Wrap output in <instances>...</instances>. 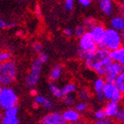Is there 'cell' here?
<instances>
[{
  "instance_id": "obj_30",
  "label": "cell",
  "mask_w": 124,
  "mask_h": 124,
  "mask_svg": "<svg viewBox=\"0 0 124 124\" xmlns=\"http://www.w3.org/2000/svg\"><path fill=\"white\" fill-rule=\"evenodd\" d=\"M18 113H19V108L18 106H17V107H13L7 110H4L3 115L5 116H8V117H17Z\"/></svg>"
},
{
  "instance_id": "obj_35",
  "label": "cell",
  "mask_w": 124,
  "mask_h": 124,
  "mask_svg": "<svg viewBox=\"0 0 124 124\" xmlns=\"http://www.w3.org/2000/svg\"><path fill=\"white\" fill-rule=\"evenodd\" d=\"M36 58L38 59L43 65L45 64L46 62L49 61V56H48V54H46L45 52H44V51H42V52H40V53L37 54V56H36Z\"/></svg>"
},
{
  "instance_id": "obj_42",
  "label": "cell",
  "mask_w": 124,
  "mask_h": 124,
  "mask_svg": "<svg viewBox=\"0 0 124 124\" xmlns=\"http://www.w3.org/2000/svg\"><path fill=\"white\" fill-rule=\"evenodd\" d=\"M16 36H17V37H22V36H23V31H22V30H17V31H16Z\"/></svg>"
},
{
  "instance_id": "obj_5",
  "label": "cell",
  "mask_w": 124,
  "mask_h": 124,
  "mask_svg": "<svg viewBox=\"0 0 124 124\" xmlns=\"http://www.w3.org/2000/svg\"><path fill=\"white\" fill-rule=\"evenodd\" d=\"M42 68L43 64L37 58H35L31 64L30 71L25 77V85L31 89H34L35 86L37 84L39 78L42 74Z\"/></svg>"
},
{
  "instance_id": "obj_6",
  "label": "cell",
  "mask_w": 124,
  "mask_h": 124,
  "mask_svg": "<svg viewBox=\"0 0 124 124\" xmlns=\"http://www.w3.org/2000/svg\"><path fill=\"white\" fill-rule=\"evenodd\" d=\"M102 99L106 102L115 101L120 103L121 101H123L124 96L121 93V91L117 89L115 83H106L102 90Z\"/></svg>"
},
{
  "instance_id": "obj_4",
  "label": "cell",
  "mask_w": 124,
  "mask_h": 124,
  "mask_svg": "<svg viewBox=\"0 0 124 124\" xmlns=\"http://www.w3.org/2000/svg\"><path fill=\"white\" fill-rule=\"evenodd\" d=\"M123 46L122 38V33L112 28H107L105 37L101 43V44L99 46V48L106 49L108 51H113Z\"/></svg>"
},
{
  "instance_id": "obj_17",
  "label": "cell",
  "mask_w": 124,
  "mask_h": 124,
  "mask_svg": "<svg viewBox=\"0 0 124 124\" xmlns=\"http://www.w3.org/2000/svg\"><path fill=\"white\" fill-rule=\"evenodd\" d=\"M110 28L119 31V32H124V17L120 15H115L109 20Z\"/></svg>"
},
{
  "instance_id": "obj_13",
  "label": "cell",
  "mask_w": 124,
  "mask_h": 124,
  "mask_svg": "<svg viewBox=\"0 0 124 124\" xmlns=\"http://www.w3.org/2000/svg\"><path fill=\"white\" fill-rule=\"evenodd\" d=\"M106 31H107V28L105 27V25L99 22L93 29L89 31L92 37L95 40V42L98 44V46L101 45L102 41H103L106 34Z\"/></svg>"
},
{
  "instance_id": "obj_34",
  "label": "cell",
  "mask_w": 124,
  "mask_h": 124,
  "mask_svg": "<svg viewBox=\"0 0 124 124\" xmlns=\"http://www.w3.org/2000/svg\"><path fill=\"white\" fill-rule=\"evenodd\" d=\"M63 8L65 11L70 12L75 8V2L73 0H65L63 3Z\"/></svg>"
},
{
  "instance_id": "obj_23",
  "label": "cell",
  "mask_w": 124,
  "mask_h": 124,
  "mask_svg": "<svg viewBox=\"0 0 124 124\" xmlns=\"http://www.w3.org/2000/svg\"><path fill=\"white\" fill-rule=\"evenodd\" d=\"M98 23H99V22H98V21L96 20V18H95V17H86L83 20V23H82L84 25V27L86 28L87 31H90L91 30L93 29L94 27Z\"/></svg>"
},
{
  "instance_id": "obj_15",
  "label": "cell",
  "mask_w": 124,
  "mask_h": 124,
  "mask_svg": "<svg viewBox=\"0 0 124 124\" xmlns=\"http://www.w3.org/2000/svg\"><path fill=\"white\" fill-rule=\"evenodd\" d=\"M120 108H121V104L118 103V102H115V101H108V102H106L103 107L105 116L107 118L112 119V120L116 119L118 112H119V109H120Z\"/></svg>"
},
{
  "instance_id": "obj_25",
  "label": "cell",
  "mask_w": 124,
  "mask_h": 124,
  "mask_svg": "<svg viewBox=\"0 0 124 124\" xmlns=\"http://www.w3.org/2000/svg\"><path fill=\"white\" fill-rule=\"evenodd\" d=\"M92 119L93 121H101L103 120L104 118H106L105 114H104V110L103 108H96L92 112Z\"/></svg>"
},
{
  "instance_id": "obj_28",
  "label": "cell",
  "mask_w": 124,
  "mask_h": 124,
  "mask_svg": "<svg viewBox=\"0 0 124 124\" xmlns=\"http://www.w3.org/2000/svg\"><path fill=\"white\" fill-rule=\"evenodd\" d=\"M115 84H116L117 89L121 91V93H122L124 96V71L118 77V78L116 79Z\"/></svg>"
},
{
  "instance_id": "obj_43",
  "label": "cell",
  "mask_w": 124,
  "mask_h": 124,
  "mask_svg": "<svg viewBox=\"0 0 124 124\" xmlns=\"http://www.w3.org/2000/svg\"><path fill=\"white\" fill-rule=\"evenodd\" d=\"M65 124H88V123H86V122H83V121H80V122H75V123H65Z\"/></svg>"
},
{
  "instance_id": "obj_38",
  "label": "cell",
  "mask_w": 124,
  "mask_h": 124,
  "mask_svg": "<svg viewBox=\"0 0 124 124\" xmlns=\"http://www.w3.org/2000/svg\"><path fill=\"white\" fill-rule=\"evenodd\" d=\"M32 49H33L34 51L40 53V52H42V50H43V44L40 42H35L32 44Z\"/></svg>"
},
{
  "instance_id": "obj_26",
  "label": "cell",
  "mask_w": 124,
  "mask_h": 124,
  "mask_svg": "<svg viewBox=\"0 0 124 124\" xmlns=\"http://www.w3.org/2000/svg\"><path fill=\"white\" fill-rule=\"evenodd\" d=\"M1 124H20V120L17 117H8L4 115L0 118Z\"/></svg>"
},
{
  "instance_id": "obj_21",
  "label": "cell",
  "mask_w": 124,
  "mask_h": 124,
  "mask_svg": "<svg viewBox=\"0 0 124 124\" xmlns=\"http://www.w3.org/2000/svg\"><path fill=\"white\" fill-rule=\"evenodd\" d=\"M77 90H78L77 85L74 83H68L62 87V92L63 96L77 94Z\"/></svg>"
},
{
  "instance_id": "obj_22",
  "label": "cell",
  "mask_w": 124,
  "mask_h": 124,
  "mask_svg": "<svg viewBox=\"0 0 124 124\" xmlns=\"http://www.w3.org/2000/svg\"><path fill=\"white\" fill-rule=\"evenodd\" d=\"M48 88H49V90H50V94L53 95L56 99H61L63 97L62 92V88H60L58 85H56L55 83H51L50 82L48 85Z\"/></svg>"
},
{
  "instance_id": "obj_31",
  "label": "cell",
  "mask_w": 124,
  "mask_h": 124,
  "mask_svg": "<svg viewBox=\"0 0 124 124\" xmlns=\"http://www.w3.org/2000/svg\"><path fill=\"white\" fill-rule=\"evenodd\" d=\"M11 58H12V55H11V53L9 50H4L0 52V62H1V63L12 60Z\"/></svg>"
},
{
  "instance_id": "obj_29",
  "label": "cell",
  "mask_w": 124,
  "mask_h": 124,
  "mask_svg": "<svg viewBox=\"0 0 124 124\" xmlns=\"http://www.w3.org/2000/svg\"><path fill=\"white\" fill-rule=\"evenodd\" d=\"M75 108L79 113L83 114V113H85V112H87L89 110V103L85 102V101H77V103L75 106Z\"/></svg>"
},
{
  "instance_id": "obj_19",
  "label": "cell",
  "mask_w": 124,
  "mask_h": 124,
  "mask_svg": "<svg viewBox=\"0 0 124 124\" xmlns=\"http://www.w3.org/2000/svg\"><path fill=\"white\" fill-rule=\"evenodd\" d=\"M93 95L94 94L92 90L86 87L78 88V90L76 94V96H77L78 101H85V102H88Z\"/></svg>"
},
{
  "instance_id": "obj_40",
  "label": "cell",
  "mask_w": 124,
  "mask_h": 124,
  "mask_svg": "<svg viewBox=\"0 0 124 124\" xmlns=\"http://www.w3.org/2000/svg\"><path fill=\"white\" fill-rule=\"evenodd\" d=\"M63 34L66 36V37H72V36L74 35V30L67 27V28H65V29L63 30Z\"/></svg>"
},
{
  "instance_id": "obj_18",
  "label": "cell",
  "mask_w": 124,
  "mask_h": 124,
  "mask_svg": "<svg viewBox=\"0 0 124 124\" xmlns=\"http://www.w3.org/2000/svg\"><path fill=\"white\" fill-rule=\"evenodd\" d=\"M62 72H63V65L61 63H56L53 65L49 74V78H50L51 83H55L56 81L62 77Z\"/></svg>"
},
{
  "instance_id": "obj_37",
  "label": "cell",
  "mask_w": 124,
  "mask_h": 124,
  "mask_svg": "<svg viewBox=\"0 0 124 124\" xmlns=\"http://www.w3.org/2000/svg\"><path fill=\"white\" fill-rule=\"evenodd\" d=\"M117 5V11L120 16L124 17V0H122L116 4Z\"/></svg>"
},
{
  "instance_id": "obj_7",
  "label": "cell",
  "mask_w": 124,
  "mask_h": 124,
  "mask_svg": "<svg viewBox=\"0 0 124 124\" xmlns=\"http://www.w3.org/2000/svg\"><path fill=\"white\" fill-rule=\"evenodd\" d=\"M109 56V51L107 50L106 49H102V48H99L95 52H94L87 60L83 62L85 68H87L89 70L93 71L94 68L95 67L96 64L99 63L101 61L104 60L105 58Z\"/></svg>"
},
{
  "instance_id": "obj_9",
  "label": "cell",
  "mask_w": 124,
  "mask_h": 124,
  "mask_svg": "<svg viewBox=\"0 0 124 124\" xmlns=\"http://www.w3.org/2000/svg\"><path fill=\"white\" fill-rule=\"evenodd\" d=\"M124 71V67L117 62H112L110 65L108 71L107 72L106 76L104 77L106 82L110 83H115L118 77Z\"/></svg>"
},
{
  "instance_id": "obj_3",
  "label": "cell",
  "mask_w": 124,
  "mask_h": 124,
  "mask_svg": "<svg viewBox=\"0 0 124 124\" xmlns=\"http://www.w3.org/2000/svg\"><path fill=\"white\" fill-rule=\"evenodd\" d=\"M18 101V95L12 87L1 86V89H0V108L4 111L13 107H17Z\"/></svg>"
},
{
  "instance_id": "obj_16",
  "label": "cell",
  "mask_w": 124,
  "mask_h": 124,
  "mask_svg": "<svg viewBox=\"0 0 124 124\" xmlns=\"http://www.w3.org/2000/svg\"><path fill=\"white\" fill-rule=\"evenodd\" d=\"M34 103L42 108L46 110H50L53 108L54 107V102L49 97H46L44 95H37L34 97Z\"/></svg>"
},
{
  "instance_id": "obj_27",
  "label": "cell",
  "mask_w": 124,
  "mask_h": 124,
  "mask_svg": "<svg viewBox=\"0 0 124 124\" xmlns=\"http://www.w3.org/2000/svg\"><path fill=\"white\" fill-rule=\"evenodd\" d=\"M87 32V30L84 27V25L83 23H79L77 26H75L74 29V35L77 37H78V39L80 37H82L85 33Z\"/></svg>"
},
{
  "instance_id": "obj_8",
  "label": "cell",
  "mask_w": 124,
  "mask_h": 124,
  "mask_svg": "<svg viewBox=\"0 0 124 124\" xmlns=\"http://www.w3.org/2000/svg\"><path fill=\"white\" fill-rule=\"evenodd\" d=\"M62 112L51 111L44 115L39 121V124H65Z\"/></svg>"
},
{
  "instance_id": "obj_41",
  "label": "cell",
  "mask_w": 124,
  "mask_h": 124,
  "mask_svg": "<svg viewBox=\"0 0 124 124\" xmlns=\"http://www.w3.org/2000/svg\"><path fill=\"white\" fill-rule=\"evenodd\" d=\"M34 12H35V14L37 15L38 17H42V10H41V8H40L39 5H36L35 9H34Z\"/></svg>"
},
{
  "instance_id": "obj_10",
  "label": "cell",
  "mask_w": 124,
  "mask_h": 124,
  "mask_svg": "<svg viewBox=\"0 0 124 124\" xmlns=\"http://www.w3.org/2000/svg\"><path fill=\"white\" fill-rule=\"evenodd\" d=\"M97 5L100 11L106 17L113 16L116 9L117 10V5L112 0H99Z\"/></svg>"
},
{
  "instance_id": "obj_1",
  "label": "cell",
  "mask_w": 124,
  "mask_h": 124,
  "mask_svg": "<svg viewBox=\"0 0 124 124\" xmlns=\"http://www.w3.org/2000/svg\"><path fill=\"white\" fill-rule=\"evenodd\" d=\"M98 49H99L98 44L95 42L90 32L87 31L83 37L78 39L77 57L80 60L85 62Z\"/></svg>"
},
{
  "instance_id": "obj_44",
  "label": "cell",
  "mask_w": 124,
  "mask_h": 124,
  "mask_svg": "<svg viewBox=\"0 0 124 124\" xmlns=\"http://www.w3.org/2000/svg\"><path fill=\"white\" fill-rule=\"evenodd\" d=\"M31 95H37V93H36V91H35V89H31Z\"/></svg>"
},
{
  "instance_id": "obj_11",
  "label": "cell",
  "mask_w": 124,
  "mask_h": 124,
  "mask_svg": "<svg viewBox=\"0 0 124 124\" xmlns=\"http://www.w3.org/2000/svg\"><path fill=\"white\" fill-rule=\"evenodd\" d=\"M106 80L104 77H97L92 83V92L98 101H104L102 99V90L106 84Z\"/></svg>"
},
{
  "instance_id": "obj_12",
  "label": "cell",
  "mask_w": 124,
  "mask_h": 124,
  "mask_svg": "<svg viewBox=\"0 0 124 124\" xmlns=\"http://www.w3.org/2000/svg\"><path fill=\"white\" fill-rule=\"evenodd\" d=\"M62 117L66 123H75L83 121L82 114L79 113L75 108H67L62 112Z\"/></svg>"
},
{
  "instance_id": "obj_20",
  "label": "cell",
  "mask_w": 124,
  "mask_h": 124,
  "mask_svg": "<svg viewBox=\"0 0 124 124\" xmlns=\"http://www.w3.org/2000/svg\"><path fill=\"white\" fill-rule=\"evenodd\" d=\"M109 57L113 62H117L124 67V46L109 52Z\"/></svg>"
},
{
  "instance_id": "obj_32",
  "label": "cell",
  "mask_w": 124,
  "mask_h": 124,
  "mask_svg": "<svg viewBox=\"0 0 124 124\" xmlns=\"http://www.w3.org/2000/svg\"><path fill=\"white\" fill-rule=\"evenodd\" d=\"M16 25H17L16 22H8L4 20V18L0 19V28L3 30L11 29V28H14Z\"/></svg>"
},
{
  "instance_id": "obj_36",
  "label": "cell",
  "mask_w": 124,
  "mask_h": 124,
  "mask_svg": "<svg viewBox=\"0 0 124 124\" xmlns=\"http://www.w3.org/2000/svg\"><path fill=\"white\" fill-rule=\"evenodd\" d=\"M88 124H116L114 120L109 119V118H104L103 120L101 121H91Z\"/></svg>"
},
{
  "instance_id": "obj_14",
  "label": "cell",
  "mask_w": 124,
  "mask_h": 124,
  "mask_svg": "<svg viewBox=\"0 0 124 124\" xmlns=\"http://www.w3.org/2000/svg\"><path fill=\"white\" fill-rule=\"evenodd\" d=\"M112 62H112V60L110 59L109 56L105 58L104 60L101 61L99 63L95 65V67L93 70V72L97 77H104L106 76V74H107V72L108 71V69H109Z\"/></svg>"
},
{
  "instance_id": "obj_45",
  "label": "cell",
  "mask_w": 124,
  "mask_h": 124,
  "mask_svg": "<svg viewBox=\"0 0 124 124\" xmlns=\"http://www.w3.org/2000/svg\"><path fill=\"white\" fill-rule=\"evenodd\" d=\"M122 43H123V46H124V32H122Z\"/></svg>"
},
{
  "instance_id": "obj_39",
  "label": "cell",
  "mask_w": 124,
  "mask_h": 124,
  "mask_svg": "<svg viewBox=\"0 0 124 124\" xmlns=\"http://www.w3.org/2000/svg\"><path fill=\"white\" fill-rule=\"evenodd\" d=\"M77 2H78V4H80L82 7H83V8H88V7L90 6L91 4H92V1H90V0H78Z\"/></svg>"
},
{
  "instance_id": "obj_33",
  "label": "cell",
  "mask_w": 124,
  "mask_h": 124,
  "mask_svg": "<svg viewBox=\"0 0 124 124\" xmlns=\"http://www.w3.org/2000/svg\"><path fill=\"white\" fill-rule=\"evenodd\" d=\"M115 122H116V124H124V105H121Z\"/></svg>"
},
{
  "instance_id": "obj_24",
  "label": "cell",
  "mask_w": 124,
  "mask_h": 124,
  "mask_svg": "<svg viewBox=\"0 0 124 124\" xmlns=\"http://www.w3.org/2000/svg\"><path fill=\"white\" fill-rule=\"evenodd\" d=\"M62 103L68 108H73V106H76L77 103V98L76 95H65L62 98Z\"/></svg>"
},
{
  "instance_id": "obj_2",
  "label": "cell",
  "mask_w": 124,
  "mask_h": 124,
  "mask_svg": "<svg viewBox=\"0 0 124 124\" xmlns=\"http://www.w3.org/2000/svg\"><path fill=\"white\" fill-rule=\"evenodd\" d=\"M17 75V64L10 60L0 64V83L2 86H10L15 82Z\"/></svg>"
}]
</instances>
